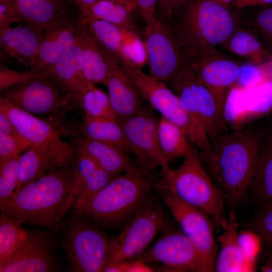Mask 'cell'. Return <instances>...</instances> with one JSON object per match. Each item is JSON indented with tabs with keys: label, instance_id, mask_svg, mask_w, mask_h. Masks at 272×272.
Segmentation results:
<instances>
[{
	"label": "cell",
	"instance_id": "1",
	"mask_svg": "<svg viewBox=\"0 0 272 272\" xmlns=\"http://www.w3.org/2000/svg\"><path fill=\"white\" fill-rule=\"evenodd\" d=\"M77 193L76 167L70 165L26 184L0 209L21 223L55 230L74 206Z\"/></svg>",
	"mask_w": 272,
	"mask_h": 272
},
{
	"label": "cell",
	"instance_id": "2",
	"mask_svg": "<svg viewBox=\"0 0 272 272\" xmlns=\"http://www.w3.org/2000/svg\"><path fill=\"white\" fill-rule=\"evenodd\" d=\"M262 134L257 128L249 127L211 140L212 153L206 158L211 177L231 203H239L248 195Z\"/></svg>",
	"mask_w": 272,
	"mask_h": 272
},
{
	"label": "cell",
	"instance_id": "3",
	"mask_svg": "<svg viewBox=\"0 0 272 272\" xmlns=\"http://www.w3.org/2000/svg\"><path fill=\"white\" fill-rule=\"evenodd\" d=\"M151 172L141 168L118 175L88 200L74 203L75 212L103 227L124 225L153 197L158 181Z\"/></svg>",
	"mask_w": 272,
	"mask_h": 272
},
{
	"label": "cell",
	"instance_id": "4",
	"mask_svg": "<svg viewBox=\"0 0 272 272\" xmlns=\"http://www.w3.org/2000/svg\"><path fill=\"white\" fill-rule=\"evenodd\" d=\"M236 20L223 5L210 0L189 3L174 32L190 61L218 52L236 27Z\"/></svg>",
	"mask_w": 272,
	"mask_h": 272
},
{
	"label": "cell",
	"instance_id": "5",
	"mask_svg": "<svg viewBox=\"0 0 272 272\" xmlns=\"http://www.w3.org/2000/svg\"><path fill=\"white\" fill-rule=\"evenodd\" d=\"M157 189L173 192L184 202L203 211L211 218L216 231L227 223L225 197L202 166L195 148L176 169L161 172Z\"/></svg>",
	"mask_w": 272,
	"mask_h": 272
},
{
	"label": "cell",
	"instance_id": "6",
	"mask_svg": "<svg viewBox=\"0 0 272 272\" xmlns=\"http://www.w3.org/2000/svg\"><path fill=\"white\" fill-rule=\"evenodd\" d=\"M120 62L143 99L162 116L182 128L190 143L205 156L210 155L212 146L210 139L200 124L183 108L177 95L164 82L147 75L127 58L123 57Z\"/></svg>",
	"mask_w": 272,
	"mask_h": 272
},
{
	"label": "cell",
	"instance_id": "7",
	"mask_svg": "<svg viewBox=\"0 0 272 272\" xmlns=\"http://www.w3.org/2000/svg\"><path fill=\"white\" fill-rule=\"evenodd\" d=\"M167 223L162 207L153 197L124 225L122 231L110 240L106 267L137 258Z\"/></svg>",
	"mask_w": 272,
	"mask_h": 272
},
{
	"label": "cell",
	"instance_id": "8",
	"mask_svg": "<svg viewBox=\"0 0 272 272\" xmlns=\"http://www.w3.org/2000/svg\"><path fill=\"white\" fill-rule=\"evenodd\" d=\"M169 81L183 108L200 124L210 141L228 131L225 115L198 80L190 61Z\"/></svg>",
	"mask_w": 272,
	"mask_h": 272
},
{
	"label": "cell",
	"instance_id": "9",
	"mask_svg": "<svg viewBox=\"0 0 272 272\" xmlns=\"http://www.w3.org/2000/svg\"><path fill=\"white\" fill-rule=\"evenodd\" d=\"M78 215L70 221L63 242L70 269L103 271L108 260L110 240L101 231Z\"/></svg>",
	"mask_w": 272,
	"mask_h": 272
},
{
	"label": "cell",
	"instance_id": "10",
	"mask_svg": "<svg viewBox=\"0 0 272 272\" xmlns=\"http://www.w3.org/2000/svg\"><path fill=\"white\" fill-rule=\"evenodd\" d=\"M164 202L201 257L208 272L215 270L218 245L214 223L208 214L179 198L173 192L158 189Z\"/></svg>",
	"mask_w": 272,
	"mask_h": 272
},
{
	"label": "cell",
	"instance_id": "11",
	"mask_svg": "<svg viewBox=\"0 0 272 272\" xmlns=\"http://www.w3.org/2000/svg\"><path fill=\"white\" fill-rule=\"evenodd\" d=\"M144 37L149 73L154 78L169 81L190 61L176 37L157 18L147 23Z\"/></svg>",
	"mask_w": 272,
	"mask_h": 272
},
{
	"label": "cell",
	"instance_id": "12",
	"mask_svg": "<svg viewBox=\"0 0 272 272\" xmlns=\"http://www.w3.org/2000/svg\"><path fill=\"white\" fill-rule=\"evenodd\" d=\"M149 105L134 115L118 122L137 158V165L152 172L159 166L161 172L170 167L163 155L158 136V119Z\"/></svg>",
	"mask_w": 272,
	"mask_h": 272
},
{
	"label": "cell",
	"instance_id": "13",
	"mask_svg": "<svg viewBox=\"0 0 272 272\" xmlns=\"http://www.w3.org/2000/svg\"><path fill=\"white\" fill-rule=\"evenodd\" d=\"M160 237L135 259L146 263H163L166 270L208 272L199 253L180 230L167 223Z\"/></svg>",
	"mask_w": 272,
	"mask_h": 272
},
{
	"label": "cell",
	"instance_id": "14",
	"mask_svg": "<svg viewBox=\"0 0 272 272\" xmlns=\"http://www.w3.org/2000/svg\"><path fill=\"white\" fill-rule=\"evenodd\" d=\"M76 152L75 147L63 141L59 135L44 143L33 145L20 157L14 194L50 171L71 165Z\"/></svg>",
	"mask_w": 272,
	"mask_h": 272
},
{
	"label": "cell",
	"instance_id": "15",
	"mask_svg": "<svg viewBox=\"0 0 272 272\" xmlns=\"http://www.w3.org/2000/svg\"><path fill=\"white\" fill-rule=\"evenodd\" d=\"M1 97L34 115L54 113L66 108L59 85L48 76L12 86L2 92Z\"/></svg>",
	"mask_w": 272,
	"mask_h": 272
},
{
	"label": "cell",
	"instance_id": "16",
	"mask_svg": "<svg viewBox=\"0 0 272 272\" xmlns=\"http://www.w3.org/2000/svg\"><path fill=\"white\" fill-rule=\"evenodd\" d=\"M190 63L198 80L210 91L226 116L229 92L239 80L242 65L219 51L192 59Z\"/></svg>",
	"mask_w": 272,
	"mask_h": 272
},
{
	"label": "cell",
	"instance_id": "17",
	"mask_svg": "<svg viewBox=\"0 0 272 272\" xmlns=\"http://www.w3.org/2000/svg\"><path fill=\"white\" fill-rule=\"evenodd\" d=\"M81 27L80 15L70 10L45 31L36 60L31 70L47 76L76 41Z\"/></svg>",
	"mask_w": 272,
	"mask_h": 272
},
{
	"label": "cell",
	"instance_id": "18",
	"mask_svg": "<svg viewBox=\"0 0 272 272\" xmlns=\"http://www.w3.org/2000/svg\"><path fill=\"white\" fill-rule=\"evenodd\" d=\"M81 32V23L76 41L47 75L59 85L66 109L75 106L81 107L85 93L92 86L84 75Z\"/></svg>",
	"mask_w": 272,
	"mask_h": 272
},
{
	"label": "cell",
	"instance_id": "19",
	"mask_svg": "<svg viewBox=\"0 0 272 272\" xmlns=\"http://www.w3.org/2000/svg\"><path fill=\"white\" fill-rule=\"evenodd\" d=\"M55 241L48 231H29L20 251L0 266L1 272H51L59 270L54 251Z\"/></svg>",
	"mask_w": 272,
	"mask_h": 272
},
{
	"label": "cell",
	"instance_id": "20",
	"mask_svg": "<svg viewBox=\"0 0 272 272\" xmlns=\"http://www.w3.org/2000/svg\"><path fill=\"white\" fill-rule=\"evenodd\" d=\"M106 87L118 122L134 115L144 106V99L120 64L114 65Z\"/></svg>",
	"mask_w": 272,
	"mask_h": 272
},
{
	"label": "cell",
	"instance_id": "21",
	"mask_svg": "<svg viewBox=\"0 0 272 272\" xmlns=\"http://www.w3.org/2000/svg\"><path fill=\"white\" fill-rule=\"evenodd\" d=\"M260 211L272 208V127L263 131L248 195Z\"/></svg>",
	"mask_w": 272,
	"mask_h": 272
},
{
	"label": "cell",
	"instance_id": "22",
	"mask_svg": "<svg viewBox=\"0 0 272 272\" xmlns=\"http://www.w3.org/2000/svg\"><path fill=\"white\" fill-rule=\"evenodd\" d=\"M238 222L234 210L228 215L227 223L219 237L220 250L216 259L215 270L218 272H251L255 265L244 256L238 242Z\"/></svg>",
	"mask_w": 272,
	"mask_h": 272
},
{
	"label": "cell",
	"instance_id": "23",
	"mask_svg": "<svg viewBox=\"0 0 272 272\" xmlns=\"http://www.w3.org/2000/svg\"><path fill=\"white\" fill-rule=\"evenodd\" d=\"M75 146L77 152L88 155L100 168L110 173L120 175L141 168L131 160L127 153L114 146L84 136L75 139Z\"/></svg>",
	"mask_w": 272,
	"mask_h": 272
},
{
	"label": "cell",
	"instance_id": "24",
	"mask_svg": "<svg viewBox=\"0 0 272 272\" xmlns=\"http://www.w3.org/2000/svg\"><path fill=\"white\" fill-rule=\"evenodd\" d=\"M43 35V31L30 26L11 27L0 31V45L19 62L31 67L37 58Z\"/></svg>",
	"mask_w": 272,
	"mask_h": 272
},
{
	"label": "cell",
	"instance_id": "25",
	"mask_svg": "<svg viewBox=\"0 0 272 272\" xmlns=\"http://www.w3.org/2000/svg\"><path fill=\"white\" fill-rule=\"evenodd\" d=\"M80 21L87 25L103 52L113 64H120L124 45L139 36L136 32L104 21L80 16Z\"/></svg>",
	"mask_w": 272,
	"mask_h": 272
},
{
	"label": "cell",
	"instance_id": "26",
	"mask_svg": "<svg viewBox=\"0 0 272 272\" xmlns=\"http://www.w3.org/2000/svg\"><path fill=\"white\" fill-rule=\"evenodd\" d=\"M13 8L21 22L43 32L70 10L59 0H15Z\"/></svg>",
	"mask_w": 272,
	"mask_h": 272
},
{
	"label": "cell",
	"instance_id": "27",
	"mask_svg": "<svg viewBox=\"0 0 272 272\" xmlns=\"http://www.w3.org/2000/svg\"><path fill=\"white\" fill-rule=\"evenodd\" d=\"M0 110L8 115L19 133L33 145L44 143L59 135L50 123L13 105L1 97Z\"/></svg>",
	"mask_w": 272,
	"mask_h": 272
},
{
	"label": "cell",
	"instance_id": "28",
	"mask_svg": "<svg viewBox=\"0 0 272 272\" xmlns=\"http://www.w3.org/2000/svg\"><path fill=\"white\" fill-rule=\"evenodd\" d=\"M82 46L85 78L91 85L106 86L115 64L106 56L91 34L87 25L82 23Z\"/></svg>",
	"mask_w": 272,
	"mask_h": 272
},
{
	"label": "cell",
	"instance_id": "29",
	"mask_svg": "<svg viewBox=\"0 0 272 272\" xmlns=\"http://www.w3.org/2000/svg\"><path fill=\"white\" fill-rule=\"evenodd\" d=\"M80 129L84 137L90 139L114 146L127 153H133L123 129L116 120L85 116Z\"/></svg>",
	"mask_w": 272,
	"mask_h": 272
},
{
	"label": "cell",
	"instance_id": "30",
	"mask_svg": "<svg viewBox=\"0 0 272 272\" xmlns=\"http://www.w3.org/2000/svg\"><path fill=\"white\" fill-rule=\"evenodd\" d=\"M157 131L161 152L168 162L184 159L194 149L185 131L164 116L159 119Z\"/></svg>",
	"mask_w": 272,
	"mask_h": 272
},
{
	"label": "cell",
	"instance_id": "31",
	"mask_svg": "<svg viewBox=\"0 0 272 272\" xmlns=\"http://www.w3.org/2000/svg\"><path fill=\"white\" fill-rule=\"evenodd\" d=\"M135 9L134 6L120 0H99L85 13L80 15L82 17L104 21L136 32L131 15Z\"/></svg>",
	"mask_w": 272,
	"mask_h": 272
},
{
	"label": "cell",
	"instance_id": "32",
	"mask_svg": "<svg viewBox=\"0 0 272 272\" xmlns=\"http://www.w3.org/2000/svg\"><path fill=\"white\" fill-rule=\"evenodd\" d=\"M7 214L0 216V266L10 260L26 242L29 231Z\"/></svg>",
	"mask_w": 272,
	"mask_h": 272
},
{
	"label": "cell",
	"instance_id": "33",
	"mask_svg": "<svg viewBox=\"0 0 272 272\" xmlns=\"http://www.w3.org/2000/svg\"><path fill=\"white\" fill-rule=\"evenodd\" d=\"M222 45L252 64L258 62L262 58L263 50L260 42L246 29L237 26L233 34Z\"/></svg>",
	"mask_w": 272,
	"mask_h": 272
},
{
	"label": "cell",
	"instance_id": "34",
	"mask_svg": "<svg viewBox=\"0 0 272 272\" xmlns=\"http://www.w3.org/2000/svg\"><path fill=\"white\" fill-rule=\"evenodd\" d=\"M81 108L86 117L117 120L108 95L95 86L92 85L85 93Z\"/></svg>",
	"mask_w": 272,
	"mask_h": 272
},
{
	"label": "cell",
	"instance_id": "35",
	"mask_svg": "<svg viewBox=\"0 0 272 272\" xmlns=\"http://www.w3.org/2000/svg\"><path fill=\"white\" fill-rule=\"evenodd\" d=\"M118 175L98 168L83 182L77 185V197L74 203L88 200Z\"/></svg>",
	"mask_w": 272,
	"mask_h": 272
},
{
	"label": "cell",
	"instance_id": "36",
	"mask_svg": "<svg viewBox=\"0 0 272 272\" xmlns=\"http://www.w3.org/2000/svg\"><path fill=\"white\" fill-rule=\"evenodd\" d=\"M20 157L0 163V206L8 201L14 194L18 180Z\"/></svg>",
	"mask_w": 272,
	"mask_h": 272
},
{
	"label": "cell",
	"instance_id": "37",
	"mask_svg": "<svg viewBox=\"0 0 272 272\" xmlns=\"http://www.w3.org/2000/svg\"><path fill=\"white\" fill-rule=\"evenodd\" d=\"M33 144L22 136L0 134V163L19 156Z\"/></svg>",
	"mask_w": 272,
	"mask_h": 272
},
{
	"label": "cell",
	"instance_id": "38",
	"mask_svg": "<svg viewBox=\"0 0 272 272\" xmlns=\"http://www.w3.org/2000/svg\"><path fill=\"white\" fill-rule=\"evenodd\" d=\"M238 242L245 257L255 265L261 248L262 240L257 233L249 230L239 233Z\"/></svg>",
	"mask_w": 272,
	"mask_h": 272
},
{
	"label": "cell",
	"instance_id": "39",
	"mask_svg": "<svg viewBox=\"0 0 272 272\" xmlns=\"http://www.w3.org/2000/svg\"><path fill=\"white\" fill-rule=\"evenodd\" d=\"M44 77L32 70L17 72L3 65L0 66V91L5 90L26 81Z\"/></svg>",
	"mask_w": 272,
	"mask_h": 272
},
{
	"label": "cell",
	"instance_id": "40",
	"mask_svg": "<svg viewBox=\"0 0 272 272\" xmlns=\"http://www.w3.org/2000/svg\"><path fill=\"white\" fill-rule=\"evenodd\" d=\"M123 56L127 58L140 69L148 64L145 44L139 36L124 45L122 48Z\"/></svg>",
	"mask_w": 272,
	"mask_h": 272
},
{
	"label": "cell",
	"instance_id": "41",
	"mask_svg": "<svg viewBox=\"0 0 272 272\" xmlns=\"http://www.w3.org/2000/svg\"><path fill=\"white\" fill-rule=\"evenodd\" d=\"M256 233L270 249H272V208L261 210L254 219Z\"/></svg>",
	"mask_w": 272,
	"mask_h": 272
},
{
	"label": "cell",
	"instance_id": "42",
	"mask_svg": "<svg viewBox=\"0 0 272 272\" xmlns=\"http://www.w3.org/2000/svg\"><path fill=\"white\" fill-rule=\"evenodd\" d=\"M78 157L75 164L77 185L90 176L99 166L91 157L82 153L78 152Z\"/></svg>",
	"mask_w": 272,
	"mask_h": 272
},
{
	"label": "cell",
	"instance_id": "43",
	"mask_svg": "<svg viewBox=\"0 0 272 272\" xmlns=\"http://www.w3.org/2000/svg\"><path fill=\"white\" fill-rule=\"evenodd\" d=\"M254 24L264 35L272 37V7L260 11L255 17Z\"/></svg>",
	"mask_w": 272,
	"mask_h": 272
},
{
	"label": "cell",
	"instance_id": "44",
	"mask_svg": "<svg viewBox=\"0 0 272 272\" xmlns=\"http://www.w3.org/2000/svg\"><path fill=\"white\" fill-rule=\"evenodd\" d=\"M187 2L188 0H157L156 7L163 16L169 19Z\"/></svg>",
	"mask_w": 272,
	"mask_h": 272
},
{
	"label": "cell",
	"instance_id": "45",
	"mask_svg": "<svg viewBox=\"0 0 272 272\" xmlns=\"http://www.w3.org/2000/svg\"><path fill=\"white\" fill-rule=\"evenodd\" d=\"M137 9L146 23L153 21L156 17V6L157 0H133Z\"/></svg>",
	"mask_w": 272,
	"mask_h": 272
},
{
	"label": "cell",
	"instance_id": "46",
	"mask_svg": "<svg viewBox=\"0 0 272 272\" xmlns=\"http://www.w3.org/2000/svg\"><path fill=\"white\" fill-rule=\"evenodd\" d=\"M19 22L21 20L16 15L13 7L0 4V31L10 28L14 23Z\"/></svg>",
	"mask_w": 272,
	"mask_h": 272
},
{
	"label": "cell",
	"instance_id": "47",
	"mask_svg": "<svg viewBox=\"0 0 272 272\" xmlns=\"http://www.w3.org/2000/svg\"><path fill=\"white\" fill-rule=\"evenodd\" d=\"M0 134L7 136H21L8 115L0 110Z\"/></svg>",
	"mask_w": 272,
	"mask_h": 272
},
{
	"label": "cell",
	"instance_id": "48",
	"mask_svg": "<svg viewBox=\"0 0 272 272\" xmlns=\"http://www.w3.org/2000/svg\"><path fill=\"white\" fill-rule=\"evenodd\" d=\"M127 263L126 272H150L154 271V269L149 266L147 263L138 259H134L127 261Z\"/></svg>",
	"mask_w": 272,
	"mask_h": 272
},
{
	"label": "cell",
	"instance_id": "49",
	"mask_svg": "<svg viewBox=\"0 0 272 272\" xmlns=\"http://www.w3.org/2000/svg\"><path fill=\"white\" fill-rule=\"evenodd\" d=\"M234 6L238 9L272 3V0H234Z\"/></svg>",
	"mask_w": 272,
	"mask_h": 272
},
{
	"label": "cell",
	"instance_id": "50",
	"mask_svg": "<svg viewBox=\"0 0 272 272\" xmlns=\"http://www.w3.org/2000/svg\"><path fill=\"white\" fill-rule=\"evenodd\" d=\"M79 9L80 14H83L92 5L99 0H69Z\"/></svg>",
	"mask_w": 272,
	"mask_h": 272
},
{
	"label": "cell",
	"instance_id": "51",
	"mask_svg": "<svg viewBox=\"0 0 272 272\" xmlns=\"http://www.w3.org/2000/svg\"><path fill=\"white\" fill-rule=\"evenodd\" d=\"M15 0H0V4L5 6L13 7Z\"/></svg>",
	"mask_w": 272,
	"mask_h": 272
},
{
	"label": "cell",
	"instance_id": "52",
	"mask_svg": "<svg viewBox=\"0 0 272 272\" xmlns=\"http://www.w3.org/2000/svg\"><path fill=\"white\" fill-rule=\"evenodd\" d=\"M234 0H220L221 4L224 5L225 4H228L231 3H233Z\"/></svg>",
	"mask_w": 272,
	"mask_h": 272
},
{
	"label": "cell",
	"instance_id": "53",
	"mask_svg": "<svg viewBox=\"0 0 272 272\" xmlns=\"http://www.w3.org/2000/svg\"><path fill=\"white\" fill-rule=\"evenodd\" d=\"M120 1H122L123 2H125V3H127V4L131 5L134 6L135 8V5H134V3L133 0H120Z\"/></svg>",
	"mask_w": 272,
	"mask_h": 272
},
{
	"label": "cell",
	"instance_id": "54",
	"mask_svg": "<svg viewBox=\"0 0 272 272\" xmlns=\"http://www.w3.org/2000/svg\"><path fill=\"white\" fill-rule=\"evenodd\" d=\"M271 250V257H270V259H269V261L268 262H271L272 263V249H270Z\"/></svg>",
	"mask_w": 272,
	"mask_h": 272
}]
</instances>
